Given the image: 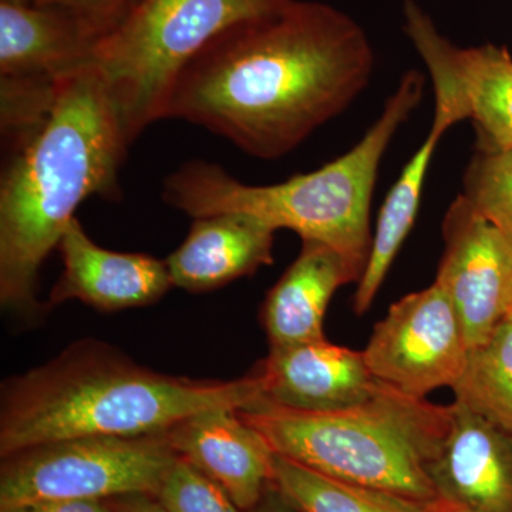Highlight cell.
<instances>
[{
  "mask_svg": "<svg viewBox=\"0 0 512 512\" xmlns=\"http://www.w3.org/2000/svg\"><path fill=\"white\" fill-rule=\"evenodd\" d=\"M352 16L318 0L239 23L178 77L164 119L188 121L244 153L278 160L348 109L375 70Z\"/></svg>",
  "mask_w": 512,
  "mask_h": 512,
  "instance_id": "6da1fadb",
  "label": "cell"
},
{
  "mask_svg": "<svg viewBox=\"0 0 512 512\" xmlns=\"http://www.w3.org/2000/svg\"><path fill=\"white\" fill-rule=\"evenodd\" d=\"M264 400L259 373L229 382L164 375L106 343L82 340L3 384L0 454L82 437L153 436L195 413Z\"/></svg>",
  "mask_w": 512,
  "mask_h": 512,
  "instance_id": "7a4b0ae2",
  "label": "cell"
},
{
  "mask_svg": "<svg viewBox=\"0 0 512 512\" xmlns=\"http://www.w3.org/2000/svg\"><path fill=\"white\" fill-rule=\"evenodd\" d=\"M128 143L96 67L64 84L55 109L0 178V302L36 311V279L74 212L93 195L119 200Z\"/></svg>",
  "mask_w": 512,
  "mask_h": 512,
  "instance_id": "3957f363",
  "label": "cell"
},
{
  "mask_svg": "<svg viewBox=\"0 0 512 512\" xmlns=\"http://www.w3.org/2000/svg\"><path fill=\"white\" fill-rule=\"evenodd\" d=\"M423 74L409 70L382 114L352 150L311 173L282 183L248 185L220 165L192 160L168 175V207L200 218L218 212H247L278 229H291L336 249L365 272L372 249L370 208L379 167L399 128L424 96Z\"/></svg>",
  "mask_w": 512,
  "mask_h": 512,
  "instance_id": "277c9868",
  "label": "cell"
},
{
  "mask_svg": "<svg viewBox=\"0 0 512 512\" xmlns=\"http://www.w3.org/2000/svg\"><path fill=\"white\" fill-rule=\"evenodd\" d=\"M275 454L322 476L436 501L429 466L450 431L453 409L379 382L366 402L301 412L261 402L238 410Z\"/></svg>",
  "mask_w": 512,
  "mask_h": 512,
  "instance_id": "5b68a950",
  "label": "cell"
},
{
  "mask_svg": "<svg viewBox=\"0 0 512 512\" xmlns=\"http://www.w3.org/2000/svg\"><path fill=\"white\" fill-rule=\"evenodd\" d=\"M289 0H138L113 32L97 42L100 73L128 143L164 120L187 64L212 40Z\"/></svg>",
  "mask_w": 512,
  "mask_h": 512,
  "instance_id": "8992f818",
  "label": "cell"
},
{
  "mask_svg": "<svg viewBox=\"0 0 512 512\" xmlns=\"http://www.w3.org/2000/svg\"><path fill=\"white\" fill-rule=\"evenodd\" d=\"M175 457L167 433L82 437L26 448L5 457L0 508L40 500L157 497Z\"/></svg>",
  "mask_w": 512,
  "mask_h": 512,
  "instance_id": "52a82bcc",
  "label": "cell"
},
{
  "mask_svg": "<svg viewBox=\"0 0 512 512\" xmlns=\"http://www.w3.org/2000/svg\"><path fill=\"white\" fill-rule=\"evenodd\" d=\"M362 352L379 382L426 399L456 384L470 346L456 308L434 282L393 303Z\"/></svg>",
  "mask_w": 512,
  "mask_h": 512,
  "instance_id": "ba28073f",
  "label": "cell"
},
{
  "mask_svg": "<svg viewBox=\"0 0 512 512\" xmlns=\"http://www.w3.org/2000/svg\"><path fill=\"white\" fill-rule=\"evenodd\" d=\"M443 238L434 282L456 308L473 349L510 313L512 248L501 228L461 194L448 207Z\"/></svg>",
  "mask_w": 512,
  "mask_h": 512,
  "instance_id": "9c48e42d",
  "label": "cell"
},
{
  "mask_svg": "<svg viewBox=\"0 0 512 512\" xmlns=\"http://www.w3.org/2000/svg\"><path fill=\"white\" fill-rule=\"evenodd\" d=\"M403 28L429 69L434 92L456 100L473 119L483 150L512 147V56L505 47H458L416 0H403Z\"/></svg>",
  "mask_w": 512,
  "mask_h": 512,
  "instance_id": "30bf717a",
  "label": "cell"
},
{
  "mask_svg": "<svg viewBox=\"0 0 512 512\" xmlns=\"http://www.w3.org/2000/svg\"><path fill=\"white\" fill-rule=\"evenodd\" d=\"M57 249L63 272L50 292V306L80 301L97 311H124L151 305L173 288L165 261L100 247L77 218L64 229Z\"/></svg>",
  "mask_w": 512,
  "mask_h": 512,
  "instance_id": "8fae6325",
  "label": "cell"
},
{
  "mask_svg": "<svg viewBox=\"0 0 512 512\" xmlns=\"http://www.w3.org/2000/svg\"><path fill=\"white\" fill-rule=\"evenodd\" d=\"M175 454L187 460L248 512L272 480L274 450L237 409L195 413L167 431Z\"/></svg>",
  "mask_w": 512,
  "mask_h": 512,
  "instance_id": "7c38bea8",
  "label": "cell"
},
{
  "mask_svg": "<svg viewBox=\"0 0 512 512\" xmlns=\"http://www.w3.org/2000/svg\"><path fill=\"white\" fill-rule=\"evenodd\" d=\"M258 373L264 402L301 412L349 409L370 399L379 384L363 352L328 339L269 348Z\"/></svg>",
  "mask_w": 512,
  "mask_h": 512,
  "instance_id": "4fadbf2b",
  "label": "cell"
},
{
  "mask_svg": "<svg viewBox=\"0 0 512 512\" xmlns=\"http://www.w3.org/2000/svg\"><path fill=\"white\" fill-rule=\"evenodd\" d=\"M443 447L429 466L437 497L480 512H512V436L454 402Z\"/></svg>",
  "mask_w": 512,
  "mask_h": 512,
  "instance_id": "5bb4252c",
  "label": "cell"
},
{
  "mask_svg": "<svg viewBox=\"0 0 512 512\" xmlns=\"http://www.w3.org/2000/svg\"><path fill=\"white\" fill-rule=\"evenodd\" d=\"M275 232L247 212L195 218L183 244L165 259L173 286L214 291L274 264Z\"/></svg>",
  "mask_w": 512,
  "mask_h": 512,
  "instance_id": "9a60e30c",
  "label": "cell"
},
{
  "mask_svg": "<svg viewBox=\"0 0 512 512\" xmlns=\"http://www.w3.org/2000/svg\"><path fill=\"white\" fill-rule=\"evenodd\" d=\"M96 45L66 10L0 2V79L66 82L92 66Z\"/></svg>",
  "mask_w": 512,
  "mask_h": 512,
  "instance_id": "2e32d148",
  "label": "cell"
},
{
  "mask_svg": "<svg viewBox=\"0 0 512 512\" xmlns=\"http://www.w3.org/2000/svg\"><path fill=\"white\" fill-rule=\"evenodd\" d=\"M363 271L336 249L302 239L298 258L266 296L262 323L269 348L326 339L325 318L333 295L359 282Z\"/></svg>",
  "mask_w": 512,
  "mask_h": 512,
  "instance_id": "e0dca14e",
  "label": "cell"
},
{
  "mask_svg": "<svg viewBox=\"0 0 512 512\" xmlns=\"http://www.w3.org/2000/svg\"><path fill=\"white\" fill-rule=\"evenodd\" d=\"M463 120L454 107L444 101L436 100L433 126L419 150L410 158L403 168L399 180L394 183L392 190L380 208L376 229L373 232L372 249L362 278L357 282L353 309L357 315H365L375 302L377 292L384 284L394 259L399 254L403 242L409 237L417 212H419L424 181L434 151L443 138L444 133Z\"/></svg>",
  "mask_w": 512,
  "mask_h": 512,
  "instance_id": "ac0fdd59",
  "label": "cell"
},
{
  "mask_svg": "<svg viewBox=\"0 0 512 512\" xmlns=\"http://www.w3.org/2000/svg\"><path fill=\"white\" fill-rule=\"evenodd\" d=\"M271 483L303 512H431L434 503L322 476L279 454Z\"/></svg>",
  "mask_w": 512,
  "mask_h": 512,
  "instance_id": "d6986e66",
  "label": "cell"
},
{
  "mask_svg": "<svg viewBox=\"0 0 512 512\" xmlns=\"http://www.w3.org/2000/svg\"><path fill=\"white\" fill-rule=\"evenodd\" d=\"M454 402L512 436V315L490 338L468 352L466 367L451 387Z\"/></svg>",
  "mask_w": 512,
  "mask_h": 512,
  "instance_id": "ffe728a7",
  "label": "cell"
},
{
  "mask_svg": "<svg viewBox=\"0 0 512 512\" xmlns=\"http://www.w3.org/2000/svg\"><path fill=\"white\" fill-rule=\"evenodd\" d=\"M464 198L491 221L512 217V147L483 150L468 165Z\"/></svg>",
  "mask_w": 512,
  "mask_h": 512,
  "instance_id": "44dd1931",
  "label": "cell"
},
{
  "mask_svg": "<svg viewBox=\"0 0 512 512\" xmlns=\"http://www.w3.org/2000/svg\"><path fill=\"white\" fill-rule=\"evenodd\" d=\"M157 500L167 512H239L229 495L180 456L175 457Z\"/></svg>",
  "mask_w": 512,
  "mask_h": 512,
  "instance_id": "7402d4cb",
  "label": "cell"
},
{
  "mask_svg": "<svg viewBox=\"0 0 512 512\" xmlns=\"http://www.w3.org/2000/svg\"><path fill=\"white\" fill-rule=\"evenodd\" d=\"M137 3L138 0H39L37 5L66 10L99 42L127 18Z\"/></svg>",
  "mask_w": 512,
  "mask_h": 512,
  "instance_id": "603a6c76",
  "label": "cell"
},
{
  "mask_svg": "<svg viewBox=\"0 0 512 512\" xmlns=\"http://www.w3.org/2000/svg\"><path fill=\"white\" fill-rule=\"evenodd\" d=\"M0 512H119L101 500H40L10 505Z\"/></svg>",
  "mask_w": 512,
  "mask_h": 512,
  "instance_id": "cb8c5ba5",
  "label": "cell"
},
{
  "mask_svg": "<svg viewBox=\"0 0 512 512\" xmlns=\"http://www.w3.org/2000/svg\"><path fill=\"white\" fill-rule=\"evenodd\" d=\"M248 512H303L298 505L285 497L274 484H269L259 503Z\"/></svg>",
  "mask_w": 512,
  "mask_h": 512,
  "instance_id": "d4e9b609",
  "label": "cell"
},
{
  "mask_svg": "<svg viewBox=\"0 0 512 512\" xmlns=\"http://www.w3.org/2000/svg\"><path fill=\"white\" fill-rule=\"evenodd\" d=\"M119 512H167L154 495L138 494L120 498Z\"/></svg>",
  "mask_w": 512,
  "mask_h": 512,
  "instance_id": "484cf974",
  "label": "cell"
},
{
  "mask_svg": "<svg viewBox=\"0 0 512 512\" xmlns=\"http://www.w3.org/2000/svg\"><path fill=\"white\" fill-rule=\"evenodd\" d=\"M431 512H480L471 510V508L461 507V505L447 503L444 500H436L431 507Z\"/></svg>",
  "mask_w": 512,
  "mask_h": 512,
  "instance_id": "4316f807",
  "label": "cell"
},
{
  "mask_svg": "<svg viewBox=\"0 0 512 512\" xmlns=\"http://www.w3.org/2000/svg\"><path fill=\"white\" fill-rule=\"evenodd\" d=\"M494 222H495V224L498 225V227L501 228V231L504 232L505 238L508 239V242H510V245L512 248V217L505 218V220L494 221Z\"/></svg>",
  "mask_w": 512,
  "mask_h": 512,
  "instance_id": "83f0119b",
  "label": "cell"
},
{
  "mask_svg": "<svg viewBox=\"0 0 512 512\" xmlns=\"http://www.w3.org/2000/svg\"><path fill=\"white\" fill-rule=\"evenodd\" d=\"M0 2L15 3V5H37L39 0H0Z\"/></svg>",
  "mask_w": 512,
  "mask_h": 512,
  "instance_id": "f1b7e54d",
  "label": "cell"
},
{
  "mask_svg": "<svg viewBox=\"0 0 512 512\" xmlns=\"http://www.w3.org/2000/svg\"><path fill=\"white\" fill-rule=\"evenodd\" d=\"M510 313H511V315H512V303H511Z\"/></svg>",
  "mask_w": 512,
  "mask_h": 512,
  "instance_id": "f546056e",
  "label": "cell"
}]
</instances>
